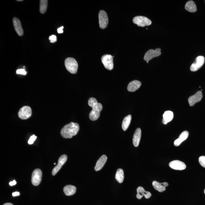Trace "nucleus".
I'll use <instances>...</instances> for the list:
<instances>
[{
  "mask_svg": "<svg viewBox=\"0 0 205 205\" xmlns=\"http://www.w3.org/2000/svg\"><path fill=\"white\" fill-rule=\"evenodd\" d=\"M17 184L16 181L15 180H13L12 181V182H10L9 183V185L11 186H12L15 185L16 184Z\"/></svg>",
  "mask_w": 205,
  "mask_h": 205,
  "instance_id": "32",
  "label": "nucleus"
},
{
  "mask_svg": "<svg viewBox=\"0 0 205 205\" xmlns=\"http://www.w3.org/2000/svg\"><path fill=\"white\" fill-rule=\"evenodd\" d=\"M137 194L136 195V198L138 199H141L143 196H144L146 199H149L152 196L151 193L150 192L146 191L142 187H138L137 189Z\"/></svg>",
  "mask_w": 205,
  "mask_h": 205,
  "instance_id": "14",
  "label": "nucleus"
},
{
  "mask_svg": "<svg viewBox=\"0 0 205 205\" xmlns=\"http://www.w3.org/2000/svg\"><path fill=\"white\" fill-rule=\"evenodd\" d=\"M152 185L155 190L160 192H163L166 190V187L168 186V184L166 182L161 183L156 181H154L152 182Z\"/></svg>",
  "mask_w": 205,
  "mask_h": 205,
  "instance_id": "16",
  "label": "nucleus"
},
{
  "mask_svg": "<svg viewBox=\"0 0 205 205\" xmlns=\"http://www.w3.org/2000/svg\"><path fill=\"white\" fill-rule=\"evenodd\" d=\"M205 58L203 56L197 57L195 61L192 63L190 66V70L196 71L199 70L203 66L204 63Z\"/></svg>",
  "mask_w": 205,
  "mask_h": 205,
  "instance_id": "9",
  "label": "nucleus"
},
{
  "mask_svg": "<svg viewBox=\"0 0 205 205\" xmlns=\"http://www.w3.org/2000/svg\"><path fill=\"white\" fill-rule=\"evenodd\" d=\"M3 205H13L11 203H5V204H4Z\"/></svg>",
  "mask_w": 205,
  "mask_h": 205,
  "instance_id": "34",
  "label": "nucleus"
},
{
  "mask_svg": "<svg viewBox=\"0 0 205 205\" xmlns=\"http://www.w3.org/2000/svg\"><path fill=\"white\" fill-rule=\"evenodd\" d=\"M141 85V83L139 81L134 80L132 81L128 84L127 90L130 92H133L136 91L139 88Z\"/></svg>",
  "mask_w": 205,
  "mask_h": 205,
  "instance_id": "19",
  "label": "nucleus"
},
{
  "mask_svg": "<svg viewBox=\"0 0 205 205\" xmlns=\"http://www.w3.org/2000/svg\"><path fill=\"white\" fill-rule=\"evenodd\" d=\"M63 192L66 196H70L75 193L77 188L74 186L67 185L63 188Z\"/></svg>",
  "mask_w": 205,
  "mask_h": 205,
  "instance_id": "22",
  "label": "nucleus"
},
{
  "mask_svg": "<svg viewBox=\"0 0 205 205\" xmlns=\"http://www.w3.org/2000/svg\"><path fill=\"white\" fill-rule=\"evenodd\" d=\"M186 10L192 13H194L197 11V7L194 2L190 1L186 3L185 6Z\"/></svg>",
  "mask_w": 205,
  "mask_h": 205,
  "instance_id": "23",
  "label": "nucleus"
},
{
  "mask_svg": "<svg viewBox=\"0 0 205 205\" xmlns=\"http://www.w3.org/2000/svg\"><path fill=\"white\" fill-rule=\"evenodd\" d=\"M42 171L39 169H35L32 175V183L34 186L39 185L42 180Z\"/></svg>",
  "mask_w": 205,
  "mask_h": 205,
  "instance_id": "5",
  "label": "nucleus"
},
{
  "mask_svg": "<svg viewBox=\"0 0 205 205\" xmlns=\"http://www.w3.org/2000/svg\"><path fill=\"white\" fill-rule=\"evenodd\" d=\"M49 40L50 41V42L54 43L57 41V37L55 35H52L49 37Z\"/></svg>",
  "mask_w": 205,
  "mask_h": 205,
  "instance_id": "30",
  "label": "nucleus"
},
{
  "mask_svg": "<svg viewBox=\"0 0 205 205\" xmlns=\"http://www.w3.org/2000/svg\"><path fill=\"white\" fill-rule=\"evenodd\" d=\"M13 21L14 28L17 34L20 36H23L24 33L23 30L20 20L17 17H15L13 18Z\"/></svg>",
  "mask_w": 205,
  "mask_h": 205,
  "instance_id": "15",
  "label": "nucleus"
},
{
  "mask_svg": "<svg viewBox=\"0 0 205 205\" xmlns=\"http://www.w3.org/2000/svg\"><path fill=\"white\" fill-rule=\"evenodd\" d=\"M67 160V156L66 155H63L60 157L58 160V165L52 170V175L55 176L61 169L62 167L66 163Z\"/></svg>",
  "mask_w": 205,
  "mask_h": 205,
  "instance_id": "11",
  "label": "nucleus"
},
{
  "mask_svg": "<svg viewBox=\"0 0 205 205\" xmlns=\"http://www.w3.org/2000/svg\"><path fill=\"white\" fill-rule=\"evenodd\" d=\"M199 162L202 166L205 168V156H204L199 157Z\"/></svg>",
  "mask_w": 205,
  "mask_h": 205,
  "instance_id": "27",
  "label": "nucleus"
},
{
  "mask_svg": "<svg viewBox=\"0 0 205 205\" xmlns=\"http://www.w3.org/2000/svg\"><path fill=\"white\" fill-rule=\"evenodd\" d=\"M174 117V114L172 111H166L163 114V123L166 124L168 122H171Z\"/></svg>",
  "mask_w": 205,
  "mask_h": 205,
  "instance_id": "21",
  "label": "nucleus"
},
{
  "mask_svg": "<svg viewBox=\"0 0 205 205\" xmlns=\"http://www.w3.org/2000/svg\"><path fill=\"white\" fill-rule=\"evenodd\" d=\"M204 194H205V190H204Z\"/></svg>",
  "mask_w": 205,
  "mask_h": 205,
  "instance_id": "36",
  "label": "nucleus"
},
{
  "mask_svg": "<svg viewBox=\"0 0 205 205\" xmlns=\"http://www.w3.org/2000/svg\"><path fill=\"white\" fill-rule=\"evenodd\" d=\"M133 23L138 26L144 27L150 26L152 24V21L147 17L143 16L135 17L133 20Z\"/></svg>",
  "mask_w": 205,
  "mask_h": 205,
  "instance_id": "4",
  "label": "nucleus"
},
{
  "mask_svg": "<svg viewBox=\"0 0 205 205\" xmlns=\"http://www.w3.org/2000/svg\"><path fill=\"white\" fill-rule=\"evenodd\" d=\"M32 111L31 108L28 106H25L19 111L18 115L21 120H25L31 117Z\"/></svg>",
  "mask_w": 205,
  "mask_h": 205,
  "instance_id": "7",
  "label": "nucleus"
},
{
  "mask_svg": "<svg viewBox=\"0 0 205 205\" xmlns=\"http://www.w3.org/2000/svg\"><path fill=\"white\" fill-rule=\"evenodd\" d=\"M17 74H22V75H26L27 72L25 70V69H20L17 70Z\"/></svg>",
  "mask_w": 205,
  "mask_h": 205,
  "instance_id": "29",
  "label": "nucleus"
},
{
  "mask_svg": "<svg viewBox=\"0 0 205 205\" xmlns=\"http://www.w3.org/2000/svg\"><path fill=\"white\" fill-rule=\"evenodd\" d=\"M89 105L92 108V111L89 114V118L92 121L97 120L100 116V112L103 109L102 104L98 103L94 98H90L88 101Z\"/></svg>",
  "mask_w": 205,
  "mask_h": 205,
  "instance_id": "1",
  "label": "nucleus"
},
{
  "mask_svg": "<svg viewBox=\"0 0 205 205\" xmlns=\"http://www.w3.org/2000/svg\"><path fill=\"white\" fill-rule=\"evenodd\" d=\"M36 138H37V137L35 136L34 135H33L32 136H31L29 139L28 140V144L31 145V144H32L34 143V142L35 140H36Z\"/></svg>",
  "mask_w": 205,
  "mask_h": 205,
  "instance_id": "28",
  "label": "nucleus"
},
{
  "mask_svg": "<svg viewBox=\"0 0 205 205\" xmlns=\"http://www.w3.org/2000/svg\"><path fill=\"white\" fill-rule=\"evenodd\" d=\"M20 195V193L19 192H15L12 193V196H19Z\"/></svg>",
  "mask_w": 205,
  "mask_h": 205,
  "instance_id": "33",
  "label": "nucleus"
},
{
  "mask_svg": "<svg viewBox=\"0 0 205 205\" xmlns=\"http://www.w3.org/2000/svg\"><path fill=\"white\" fill-rule=\"evenodd\" d=\"M17 1H22V0H17Z\"/></svg>",
  "mask_w": 205,
  "mask_h": 205,
  "instance_id": "35",
  "label": "nucleus"
},
{
  "mask_svg": "<svg viewBox=\"0 0 205 205\" xmlns=\"http://www.w3.org/2000/svg\"><path fill=\"white\" fill-rule=\"evenodd\" d=\"M189 135V133L188 131H185L183 132L178 139H176L174 142V145L176 146H179L180 144L187 139Z\"/></svg>",
  "mask_w": 205,
  "mask_h": 205,
  "instance_id": "20",
  "label": "nucleus"
},
{
  "mask_svg": "<svg viewBox=\"0 0 205 205\" xmlns=\"http://www.w3.org/2000/svg\"><path fill=\"white\" fill-rule=\"evenodd\" d=\"M65 66L69 72L75 74L77 72L78 64L74 59L71 58H66L65 61Z\"/></svg>",
  "mask_w": 205,
  "mask_h": 205,
  "instance_id": "3",
  "label": "nucleus"
},
{
  "mask_svg": "<svg viewBox=\"0 0 205 205\" xmlns=\"http://www.w3.org/2000/svg\"><path fill=\"white\" fill-rule=\"evenodd\" d=\"M47 2L48 1L47 0H41L40 1V11L41 13H45L47 11Z\"/></svg>",
  "mask_w": 205,
  "mask_h": 205,
  "instance_id": "26",
  "label": "nucleus"
},
{
  "mask_svg": "<svg viewBox=\"0 0 205 205\" xmlns=\"http://www.w3.org/2000/svg\"><path fill=\"white\" fill-rule=\"evenodd\" d=\"M116 179L120 183H122L123 182L124 178V174L123 170L122 169H119L116 173L115 176Z\"/></svg>",
  "mask_w": 205,
  "mask_h": 205,
  "instance_id": "25",
  "label": "nucleus"
},
{
  "mask_svg": "<svg viewBox=\"0 0 205 205\" xmlns=\"http://www.w3.org/2000/svg\"><path fill=\"white\" fill-rule=\"evenodd\" d=\"M161 49L157 48L155 50H150L146 52L144 59L148 63L149 60L161 55Z\"/></svg>",
  "mask_w": 205,
  "mask_h": 205,
  "instance_id": "8",
  "label": "nucleus"
},
{
  "mask_svg": "<svg viewBox=\"0 0 205 205\" xmlns=\"http://www.w3.org/2000/svg\"><path fill=\"white\" fill-rule=\"evenodd\" d=\"M63 26H62L61 27H60V28H58V32L59 34H62V33H63Z\"/></svg>",
  "mask_w": 205,
  "mask_h": 205,
  "instance_id": "31",
  "label": "nucleus"
},
{
  "mask_svg": "<svg viewBox=\"0 0 205 205\" xmlns=\"http://www.w3.org/2000/svg\"><path fill=\"white\" fill-rule=\"evenodd\" d=\"M107 160V157L105 155H103L100 157L96 163L95 167V170L96 171H99L102 169Z\"/></svg>",
  "mask_w": 205,
  "mask_h": 205,
  "instance_id": "17",
  "label": "nucleus"
},
{
  "mask_svg": "<svg viewBox=\"0 0 205 205\" xmlns=\"http://www.w3.org/2000/svg\"><path fill=\"white\" fill-rule=\"evenodd\" d=\"M101 61L106 69L111 70L113 68L114 64L112 55H103L101 58Z\"/></svg>",
  "mask_w": 205,
  "mask_h": 205,
  "instance_id": "10",
  "label": "nucleus"
},
{
  "mask_svg": "<svg viewBox=\"0 0 205 205\" xmlns=\"http://www.w3.org/2000/svg\"><path fill=\"white\" fill-rule=\"evenodd\" d=\"M99 23L100 28L104 29L108 26V18L107 13L103 10H101L98 14Z\"/></svg>",
  "mask_w": 205,
  "mask_h": 205,
  "instance_id": "6",
  "label": "nucleus"
},
{
  "mask_svg": "<svg viewBox=\"0 0 205 205\" xmlns=\"http://www.w3.org/2000/svg\"></svg>",
  "mask_w": 205,
  "mask_h": 205,
  "instance_id": "38",
  "label": "nucleus"
},
{
  "mask_svg": "<svg viewBox=\"0 0 205 205\" xmlns=\"http://www.w3.org/2000/svg\"><path fill=\"white\" fill-rule=\"evenodd\" d=\"M79 129L78 124L72 122L65 125L62 128L60 134L63 138H71L77 134Z\"/></svg>",
  "mask_w": 205,
  "mask_h": 205,
  "instance_id": "2",
  "label": "nucleus"
},
{
  "mask_svg": "<svg viewBox=\"0 0 205 205\" xmlns=\"http://www.w3.org/2000/svg\"><path fill=\"white\" fill-rule=\"evenodd\" d=\"M131 116L129 115L123 119L122 123V128L124 131H126L130 125L131 120Z\"/></svg>",
  "mask_w": 205,
  "mask_h": 205,
  "instance_id": "24",
  "label": "nucleus"
},
{
  "mask_svg": "<svg viewBox=\"0 0 205 205\" xmlns=\"http://www.w3.org/2000/svg\"><path fill=\"white\" fill-rule=\"evenodd\" d=\"M169 166L172 169L176 170H183L186 168L185 163L179 160H174L170 162Z\"/></svg>",
  "mask_w": 205,
  "mask_h": 205,
  "instance_id": "12",
  "label": "nucleus"
},
{
  "mask_svg": "<svg viewBox=\"0 0 205 205\" xmlns=\"http://www.w3.org/2000/svg\"><path fill=\"white\" fill-rule=\"evenodd\" d=\"M54 165H56V163H54Z\"/></svg>",
  "mask_w": 205,
  "mask_h": 205,
  "instance_id": "37",
  "label": "nucleus"
},
{
  "mask_svg": "<svg viewBox=\"0 0 205 205\" xmlns=\"http://www.w3.org/2000/svg\"><path fill=\"white\" fill-rule=\"evenodd\" d=\"M141 136V130L140 128H138L135 131L133 139V145L137 147L139 146Z\"/></svg>",
  "mask_w": 205,
  "mask_h": 205,
  "instance_id": "18",
  "label": "nucleus"
},
{
  "mask_svg": "<svg viewBox=\"0 0 205 205\" xmlns=\"http://www.w3.org/2000/svg\"><path fill=\"white\" fill-rule=\"evenodd\" d=\"M203 98V94L201 91L197 92L196 94L190 96L188 98V101L190 106H193L196 103L199 102Z\"/></svg>",
  "mask_w": 205,
  "mask_h": 205,
  "instance_id": "13",
  "label": "nucleus"
}]
</instances>
